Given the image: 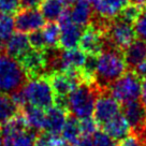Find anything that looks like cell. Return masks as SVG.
<instances>
[{
    "label": "cell",
    "mask_w": 146,
    "mask_h": 146,
    "mask_svg": "<svg viewBox=\"0 0 146 146\" xmlns=\"http://www.w3.org/2000/svg\"><path fill=\"white\" fill-rule=\"evenodd\" d=\"M15 24L11 15H0V53L5 50V45L14 33Z\"/></svg>",
    "instance_id": "obj_26"
},
{
    "label": "cell",
    "mask_w": 146,
    "mask_h": 146,
    "mask_svg": "<svg viewBox=\"0 0 146 146\" xmlns=\"http://www.w3.org/2000/svg\"><path fill=\"white\" fill-rule=\"evenodd\" d=\"M76 145L78 146H92L91 137H84V135H81V137L78 139Z\"/></svg>",
    "instance_id": "obj_38"
},
{
    "label": "cell",
    "mask_w": 146,
    "mask_h": 146,
    "mask_svg": "<svg viewBox=\"0 0 146 146\" xmlns=\"http://www.w3.org/2000/svg\"><path fill=\"white\" fill-rule=\"evenodd\" d=\"M80 127H81V133L84 137H91L98 131L99 125L92 117L80 119Z\"/></svg>",
    "instance_id": "obj_32"
},
{
    "label": "cell",
    "mask_w": 146,
    "mask_h": 146,
    "mask_svg": "<svg viewBox=\"0 0 146 146\" xmlns=\"http://www.w3.org/2000/svg\"><path fill=\"white\" fill-rule=\"evenodd\" d=\"M28 81V75L17 59L7 53H0V92L12 95L21 90Z\"/></svg>",
    "instance_id": "obj_3"
},
{
    "label": "cell",
    "mask_w": 146,
    "mask_h": 146,
    "mask_svg": "<svg viewBox=\"0 0 146 146\" xmlns=\"http://www.w3.org/2000/svg\"><path fill=\"white\" fill-rule=\"evenodd\" d=\"M47 76L55 92V96L60 98H67L83 82L81 72H55Z\"/></svg>",
    "instance_id": "obj_9"
},
{
    "label": "cell",
    "mask_w": 146,
    "mask_h": 146,
    "mask_svg": "<svg viewBox=\"0 0 146 146\" xmlns=\"http://www.w3.org/2000/svg\"><path fill=\"white\" fill-rule=\"evenodd\" d=\"M102 128H103V131L109 137H111L118 143L123 141V139H126L129 134H131V128L129 126L127 119L125 118V116L121 113H119L106 123H104Z\"/></svg>",
    "instance_id": "obj_17"
},
{
    "label": "cell",
    "mask_w": 146,
    "mask_h": 146,
    "mask_svg": "<svg viewBox=\"0 0 146 146\" xmlns=\"http://www.w3.org/2000/svg\"><path fill=\"white\" fill-rule=\"evenodd\" d=\"M27 104L46 111L55 105V92L47 75L28 78L22 88Z\"/></svg>",
    "instance_id": "obj_4"
},
{
    "label": "cell",
    "mask_w": 146,
    "mask_h": 146,
    "mask_svg": "<svg viewBox=\"0 0 146 146\" xmlns=\"http://www.w3.org/2000/svg\"><path fill=\"white\" fill-rule=\"evenodd\" d=\"M118 146H143L140 140L137 139L134 134H129L126 139H123V141L118 143Z\"/></svg>",
    "instance_id": "obj_35"
},
{
    "label": "cell",
    "mask_w": 146,
    "mask_h": 146,
    "mask_svg": "<svg viewBox=\"0 0 146 146\" xmlns=\"http://www.w3.org/2000/svg\"><path fill=\"white\" fill-rule=\"evenodd\" d=\"M19 8V0H0V15H11L17 13Z\"/></svg>",
    "instance_id": "obj_34"
},
{
    "label": "cell",
    "mask_w": 146,
    "mask_h": 146,
    "mask_svg": "<svg viewBox=\"0 0 146 146\" xmlns=\"http://www.w3.org/2000/svg\"><path fill=\"white\" fill-rule=\"evenodd\" d=\"M19 110L14 104L11 97L0 92V125L7 123L11 117L18 113Z\"/></svg>",
    "instance_id": "obj_25"
},
{
    "label": "cell",
    "mask_w": 146,
    "mask_h": 146,
    "mask_svg": "<svg viewBox=\"0 0 146 146\" xmlns=\"http://www.w3.org/2000/svg\"><path fill=\"white\" fill-rule=\"evenodd\" d=\"M141 102L146 106V78L142 80V86H141Z\"/></svg>",
    "instance_id": "obj_39"
},
{
    "label": "cell",
    "mask_w": 146,
    "mask_h": 146,
    "mask_svg": "<svg viewBox=\"0 0 146 146\" xmlns=\"http://www.w3.org/2000/svg\"><path fill=\"white\" fill-rule=\"evenodd\" d=\"M1 132L2 135H7V134H12V133H17V132H23L29 129L28 123L26 121V118L23 115V113L19 111L18 113L14 115L13 117L1 125Z\"/></svg>",
    "instance_id": "obj_24"
},
{
    "label": "cell",
    "mask_w": 146,
    "mask_h": 146,
    "mask_svg": "<svg viewBox=\"0 0 146 146\" xmlns=\"http://www.w3.org/2000/svg\"><path fill=\"white\" fill-rule=\"evenodd\" d=\"M126 69L123 50L105 43L104 48L98 55L95 83L101 91L109 90L110 86L127 72Z\"/></svg>",
    "instance_id": "obj_1"
},
{
    "label": "cell",
    "mask_w": 146,
    "mask_h": 146,
    "mask_svg": "<svg viewBox=\"0 0 146 146\" xmlns=\"http://www.w3.org/2000/svg\"><path fill=\"white\" fill-rule=\"evenodd\" d=\"M142 7L141 5H128L123 10H121V12L117 15V17L119 19H121L123 22H127L129 24H134L135 19L137 18L139 14L141 12Z\"/></svg>",
    "instance_id": "obj_29"
},
{
    "label": "cell",
    "mask_w": 146,
    "mask_h": 146,
    "mask_svg": "<svg viewBox=\"0 0 146 146\" xmlns=\"http://www.w3.org/2000/svg\"><path fill=\"white\" fill-rule=\"evenodd\" d=\"M64 10L66 5L61 0H43L40 5V11L47 22L58 21Z\"/></svg>",
    "instance_id": "obj_22"
},
{
    "label": "cell",
    "mask_w": 146,
    "mask_h": 146,
    "mask_svg": "<svg viewBox=\"0 0 146 146\" xmlns=\"http://www.w3.org/2000/svg\"><path fill=\"white\" fill-rule=\"evenodd\" d=\"M123 55L127 68L132 71L137 66L146 60V42L140 39L134 40L123 50Z\"/></svg>",
    "instance_id": "obj_18"
},
{
    "label": "cell",
    "mask_w": 146,
    "mask_h": 146,
    "mask_svg": "<svg viewBox=\"0 0 146 146\" xmlns=\"http://www.w3.org/2000/svg\"><path fill=\"white\" fill-rule=\"evenodd\" d=\"M28 40H29L30 47L33 50H44L45 48H47L45 39H44V35H43V31L41 29L30 32L28 35Z\"/></svg>",
    "instance_id": "obj_31"
},
{
    "label": "cell",
    "mask_w": 146,
    "mask_h": 146,
    "mask_svg": "<svg viewBox=\"0 0 146 146\" xmlns=\"http://www.w3.org/2000/svg\"><path fill=\"white\" fill-rule=\"evenodd\" d=\"M130 2L137 5H146V0H130Z\"/></svg>",
    "instance_id": "obj_40"
},
{
    "label": "cell",
    "mask_w": 146,
    "mask_h": 146,
    "mask_svg": "<svg viewBox=\"0 0 146 146\" xmlns=\"http://www.w3.org/2000/svg\"><path fill=\"white\" fill-rule=\"evenodd\" d=\"M30 48L31 47L29 44L28 35L19 31L13 33L5 45V53L12 56L15 59H18L21 56H23Z\"/></svg>",
    "instance_id": "obj_19"
},
{
    "label": "cell",
    "mask_w": 146,
    "mask_h": 146,
    "mask_svg": "<svg viewBox=\"0 0 146 146\" xmlns=\"http://www.w3.org/2000/svg\"><path fill=\"white\" fill-rule=\"evenodd\" d=\"M130 0H96L94 5V14L108 21L117 17L121 10H123Z\"/></svg>",
    "instance_id": "obj_14"
},
{
    "label": "cell",
    "mask_w": 146,
    "mask_h": 146,
    "mask_svg": "<svg viewBox=\"0 0 146 146\" xmlns=\"http://www.w3.org/2000/svg\"><path fill=\"white\" fill-rule=\"evenodd\" d=\"M70 17L75 25L81 28L88 27L94 16V8L87 0H76L70 8H68Z\"/></svg>",
    "instance_id": "obj_16"
},
{
    "label": "cell",
    "mask_w": 146,
    "mask_h": 146,
    "mask_svg": "<svg viewBox=\"0 0 146 146\" xmlns=\"http://www.w3.org/2000/svg\"><path fill=\"white\" fill-rule=\"evenodd\" d=\"M67 118H68L67 110L62 109L58 105H53L52 108L45 111L44 131L55 135H60Z\"/></svg>",
    "instance_id": "obj_15"
},
{
    "label": "cell",
    "mask_w": 146,
    "mask_h": 146,
    "mask_svg": "<svg viewBox=\"0 0 146 146\" xmlns=\"http://www.w3.org/2000/svg\"><path fill=\"white\" fill-rule=\"evenodd\" d=\"M121 114L127 119L131 133L140 135L146 130V106L140 101H133L123 105Z\"/></svg>",
    "instance_id": "obj_10"
},
{
    "label": "cell",
    "mask_w": 146,
    "mask_h": 146,
    "mask_svg": "<svg viewBox=\"0 0 146 146\" xmlns=\"http://www.w3.org/2000/svg\"><path fill=\"white\" fill-rule=\"evenodd\" d=\"M2 142H3V137H2V132L0 129V146H2Z\"/></svg>",
    "instance_id": "obj_42"
},
{
    "label": "cell",
    "mask_w": 146,
    "mask_h": 146,
    "mask_svg": "<svg viewBox=\"0 0 146 146\" xmlns=\"http://www.w3.org/2000/svg\"><path fill=\"white\" fill-rule=\"evenodd\" d=\"M132 71L135 73L141 80H144V78H146V60L143 61L142 64H140L139 66H137Z\"/></svg>",
    "instance_id": "obj_37"
},
{
    "label": "cell",
    "mask_w": 146,
    "mask_h": 146,
    "mask_svg": "<svg viewBox=\"0 0 146 146\" xmlns=\"http://www.w3.org/2000/svg\"><path fill=\"white\" fill-rule=\"evenodd\" d=\"M61 1L64 2V5H66V7H71L76 0H61Z\"/></svg>",
    "instance_id": "obj_41"
},
{
    "label": "cell",
    "mask_w": 146,
    "mask_h": 146,
    "mask_svg": "<svg viewBox=\"0 0 146 146\" xmlns=\"http://www.w3.org/2000/svg\"><path fill=\"white\" fill-rule=\"evenodd\" d=\"M17 60L28 75V78L46 75V59L44 50L30 48Z\"/></svg>",
    "instance_id": "obj_11"
},
{
    "label": "cell",
    "mask_w": 146,
    "mask_h": 146,
    "mask_svg": "<svg viewBox=\"0 0 146 146\" xmlns=\"http://www.w3.org/2000/svg\"><path fill=\"white\" fill-rule=\"evenodd\" d=\"M120 113L119 103L115 100L109 90L100 92L95 104L92 118L99 126H103L109 120Z\"/></svg>",
    "instance_id": "obj_8"
},
{
    "label": "cell",
    "mask_w": 146,
    "mask_h": 146,
    "mask_svg": "<svg viewBox=\"0 0 146 146\" xmlns=\"http://www.w3.org/2000/svg\"><path fill=\"white\" fill-rule=\"evenodd\" d=\"M36 133V131L29 128L28 130L23 132L2 135V146H35Z\"/></svg>",
    "instance_id": "obj_21"
},
{
    "label": "cell",
    "mask_w": 146,
    "mask_h": 146,
    "mask_svg": "<svg viewBox=\"0 0 146 146\" xmlns=\"http://www.w3.org/2000/svg\"><path fill=\"white\" fill-rule=\"evenodd\" d=\"M78 45L86 55H99L105 45L104 32L94 26H88L83 31Z\"/></svg>",
    "instance_id": "obj_13"
},
{
    "label": "cell",
    "mask_w": 146,
    "mask_h": 146,
    "mask_svg": "<svg viewBox=\"0 0 146 146\" xmlns=\"http://www.w3.org/2000/svg\"><path fill=\"white\" fill-rule=\"evenodd\" d=\"M60 27L59 46L62 50H71L78 47L83 33V28L75 25L70 17L68 8L58 19Z\"/></svg>",
    "instance_id": "obj_7"
},
{
    "label": "cell",
    "mask_w": 146,
    "mask_h": 146,
    "mask_svg": "<svg viewBox=\"0 0 146 146\" xmlns=\"http://www.w3.org/2000/svg\"><path fill=\"white\" fill-rule=\"evenodd\" d=\"M105 43L115 48L123 50L135 40L132 24L123 22L118 17L113 18L104 32Z\"/></svg>",
    "instance_id": "obj_6"
},
{
    "label": "cell",
    "mask_w": 146,
    "mask_h": 146,
    "mask_svg": "<svg viewBox=\"0 0 146 146\" xmlns=\"http://www.w3.org/2000/svg\"><path fill=\"white\" fill-rule=\"evenodd\" d=\"M92 146H118V143L109 137L104 131L98 130L94 135H91Z\"/></svg>",
    "instance_id": "obj_33"
},
{
    "label": "cell",
    "mask_w": 146,
    "mask_h": 146,
    "mask_svg": "<svg viewBox=\"0 0 146 146\" xmlns=\"http://www.w3.org/2000/svg\"><path fill=\"white\" fill-rule=\"evenodd\" d=\"M64 143L60 135H55L46 131L38 132L35 140V146H62Z\"/></svg>",
    "instance_id": "obj_28"
},
{
    "label": "cell",
    "mask_w": 146,
    "mask_h": 146,
    "mask_svg": "<svg viewBox=\"0 0 146 146\" xmlns=\"http://www.w3.org/2000/svg\"><path fill=\"white\" fill-rule=\"evenodd\" d=\"M133 28L135 36L140 40L146 42V5L142 8L139 16L133 24Z\"/></svg>",
    "instance_id": "obj_30"
},
{
    "label": "cell",
    "mask_w": 146,
    "mask_h": 146,
    "mask_svg": "<svg viewBox=\"0 0 146 146\" xmlns=\"http://www.w3.org/2000/svg\"><path fill=\"white\" fill-rule=\"evenodd\" d=\"M45 22L41 11L36 9H23L16 13L14 18L15 29L24 33L40 30L45 26Z\"/></svg>",
    "instance_id": "obj_12"
},
{
    "label": "cell",
    "mask_w": 146,
    "mask_h": 146,
    "mask_svg": "<svg viewBox=\"0 0 146 146\" xmlns=\"http://www.w3.org/2000/svg\"><path fill=\"white\" fill-rule=\"evenodd\" d=\"M87 1H89V2H90V3H94V2H95V1H96V0H87Z\"/></svg>",
    "instance_id": "obj_43"
},
{
    "label": "cell",
    "mask_w": 146,
    "mask_h": 146,
    "mask_svg": "<svg viewBox=\"0 0 146 146\" xmlns=\"http://www.w3.org/2000/svg\"><path fill=\"white\" fill-rule=\"evenodd\" d=\"M21 112L26 118L28 127L35 131H42L44 130L45 126V111L39 109L36 106L30 104H26Z\"/></svg>",
    "instance_id": "obj_20"
},
{
    "label": "cell",
    "mask_w": 146,
    "mask_h": 146,
    "mask_svg": "<svg viewBox=\"0 0 146 146\" xmlns=\"http://www.w3.org/2000/svg\"><path fill=\"white\" fill-rule=\"evenodd\" d=\"M100 88L96 83L82 82L67 97V112L78 119L92 117Z\"/></svg>",
    "instance_id": "obj_2"
},
{
    "label": "cell",
    "mask_w": 146,
    "mask_h": 146,
    "mask_svg": "<svg viewBox=\"0 0 146 146\" xmlns=\"http://www.w3.org/2000/svg\"><path fill=\"white\" fill-rule=\"evenodd\" d=\"M141 78L133 71H127L109 88L110 94L120 104L137 101L141 97Z\"/></svg>",
    "instance_id": "obj_5"
},
{
    "label": "cell",
    "mask_w": 146,
    "mask_h": 146,
    "mask_svg": "<svg viewBox=\"0 0 146 146\" xmlns=\"http://www.w3.org/2000/svg\"><path fill=\"white\" fill-rule=\"evenodd\" d=\"M43 35L47 47H58L60 38V27L55 22H48L43 27Z\"/></svg>",
    "instance_id": "obj_27"
},
{
    "label": "cell",
    "mask_w": 146,
    "mask_h": 146,
    "mask_svg": "<svg viewBox=\"0 0 146 146\" xmlns=\"http://www.w3.org/2000/svg\"><path fill=\"white\" fill-rule=\"evenodd\" d=\"M60 135L66 143L76 145L78 139L82 135L81 127H80V120H78V118H75L72 115L68 116Z\"/></svg>",
    "instance_id": "obj_23"
},
{
    "label": "cell",
    "mask_w": 146,
    "mask_h": 146,
    "mask_svg": "<svg viewBox=\"0 0 146 146\" xmlns=\"http://www.w3.org/2000/svg\"><path fill=\"white\" fill-rule=\"evenodd\" d=\"M23 9H36L41 5L43 0H19Z\"/></svg>",
    "instance_id": "obj_36"
}]
</instances>
